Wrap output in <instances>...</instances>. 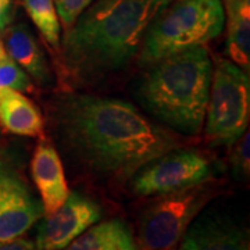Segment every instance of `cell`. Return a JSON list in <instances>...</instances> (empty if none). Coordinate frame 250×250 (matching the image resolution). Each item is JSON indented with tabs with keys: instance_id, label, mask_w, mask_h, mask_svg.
<instances>
[{
	"instance_id": "cell-5",
	"label": "cell",
	"mask_w": 250,
	"mask_h": 250,
	"mask_svg": "<svg viewBox=\"0 0 250 250\" xmlns=\"http://www.w3.org/2000/svg\"><path fill=\"white\" fill-rule=\"evenodd\" d=\"M218 193L211 179L153 196L138 220L136 243L141 250L175 249L189 225Z\"/></svg>"
},
{
	"instance_id": "cell-18",
	"label": "cell",
	"mask_w": 250,
	"mask_h": 250,
	"mask_svg": "<svg viewBox=\"0 0 250 250\" xmlns=\"http://www.w3.org/2000/svg\"><path fill=\"white\" fill-rule=\"evenodd\" d=\"M232 172L238 178H248L250 172V138L246 131L241 138L233 143V150L231 154Z\"/></svg>"
},
{
	"instance_id": "cell-4",
	"label": "cell",
	"mask_w": 250,
	"mask_h": 250,
	"mask_svg": "<svg viewBox=\"0 0 250 250\" xmlns=\"http://www.w3.org/2000/svg\"><path fill=\"white\" fill-rule=\"evenodd\" d=\"M223 0H172L147 27L138 59L149 65L192 47L206 46L223 32Z\"/></svg>"
},
{
	"instance_id": "cell-7",
	"label": "cell",
	"mask_w": 250,
	"mask_h": 250,
	"mask_svg": "<svg viewBox=\"0 0 250 250\" xmlns=\"http://www.w3.org/2000/svg\"><path fill=\"white\" fill-rule=\"evenodd\" d=\"M210 159L197 150L175 149L146 164L132 178V192L142 197H153L175 192L211 178Z\"/></svg>"
},
{
	"instance_id": "cell-19",
	"label": "cell",
	"mask_w": 250,
	"mask_h": 250,
	"mask_svg": "<svg viewBox=\"0 0 250 250\" xmlns=\"http://www.w3.org/2000/svg\"><path fill=\"white\" fill-rule=\"evenodd\" d=\"M53 1L60 24L64 27V29H68L95 0H53Z\"/></svg>"
},
{
	"instance_id": "cell-8",
	"label": "cell",
	"mask_w": 250,
	"mask_h": 250,
	"mask_svg": "<svg viewBox=\"0 0 250 250\" xmlns=\"http://www.w3.org/2000/svg\"><path fill=\"white\" fill-rule=\"evenodd\" d=\"M102 218L96 202L72 192L53 214L45 215L36 233L38 250H62Z\"/></svg>"
},
{
	"instance_id": "cell-15",
	"label": "cell",
	"mask_w": 250,
	"mask_h": 250,
	"mask_svg": "<svg viewBox=\"0 0 250 250\" xmlns=\"http://www.w3.org/2000/svg\"><path fill=\"white\" fill-rule=\"evenodd\" d=\"M62 250H139L131 228L123 220L92 225Z\"/></svg>"
},
{
	"instance_id": "cell-14",
	"label": "cell",
	"mask_w": 250,
	"mask_h": 250,
	"mask_svg": "<svg viewBox=\"0 0 250 250\" xmlns=\"http://www.w3.org/2000/svg\"><path fill=\"white\" fill-rule=\"evenodd\" d=\"M227 53L243 71L250 70V0H223Z\"/></svg>"
},
{
	"instance_id": "cell-3",
	"label": "cell",
	"mask_w": 250,
	"mask_h": 250,
	"mask_svg": "<svg viewBox=\"0 0 250 250\" xmlns=\"http://www.w3.org/2000/svg\"><path fill=\"white\" fill-rule=\"evenodd\" d=\"M147 67L136 85L143 108L177 134H200L213 74L206 46L171 54Z\"/></svg>"
},
{
	"instance_id": "cell-22",
	"label": "cell",
	"mask_w": 250,
	"mask_h": 250,
	"mask_svg": "<svg viewBox=\"0 0 250 250\" xmlns=\"http://www.w3.org/2000/svg\"><path fill=\"white\" fill-rule=\"evenodd\" d=\"M6 50H4V46H3V42H1V39H0V59L1 57H4L6 56Z\"/></svg>"
},
{
	"instance_id": "cell-21",
	"label": "cell",
	"mask_w": 250,
	"mask_h": 250,
	"mask_svg": "<svg viewBox=\"0 0 250 250\" xmlns=\"http://www.w3.org/2000/svg\"><path fill=\"white\" fill-rule=\"evenodd\" d=\"M11 21V0H0V31Z\"/></svg>"
},
{
	"instance_id": "cell-2",
	"label": "cell",
	"mask_w": 250,
	"mask_h": 250,
	"mask_svg": "<svg viewBox=\"0 0 250 250\" xmlns=\"http://www.w3.org/2000/svg\"><path fill=\"white\" fill-rule=\"evenodd\" d=\"M172 0H95L65 29L60 54L67 71L93 78L125 67L153 18Z\"/></svg>"
},
{
	"instance_id": "cell-23",
	"label": "cell",
	"mask_w": 250,
	"mask_h": 250,
	"mask_svg": "<svg viewBox=\"0 0 250 250\" xmlns=\"http://www.w3.org/2000/svg\"><path fill=\"white\" fill-rule=\"evenodd\" d=\"M3 166H6V164H4V161H3V160H1V159H0V168H1Z\"/></svg>"
},
{
	"instance_id": "cell-20",
	"label": "cell",
	"mask_w": 250,
	"mask_h": 250,
	"mask_svg": "<svg viewBox=\"0 0 250 250\" xmlns=\"http://www.w3.org/2000/svg\"><path fill=\"white\" fill-rule=\"evenodd\" d=\"M0 250H38L36 245L22 236L7 242H0Z\"/></svg>"
},
{
	"instance_id": "cell-12",
	"label": "cell",
	"mask_w": 250,
	"mask_h": 250,
	"mask_svg": "<svg viewBox=\"0 0 250 250\" xmlns=\"http://www.w3.org/2000/svg\"><path fill=\"white\" fill-rule=\"evenodd\" d=\"M3 32V46L10 59H13L18 65L27 72L31 80L39 85H47L52 75L46 57L41 46L32 35L31 29L20 22L14 25H7L1 29Z\"/></svg>"
},
{
	"instance_id": "cell-6",
	"label": "cell",
	"mask_w": 250,
	"mask_h": 250,
	"mask_svg": "<svg viewBox=\"0 0 250 250\" xmlns=\"http://www.w3.org/2000/svg\"><path fill=\"white\" fill-rule=\"evenodd\" d=\"M249 118V72L231 60H215L203 125L206 141L214 146L233 145L248 131Z\"/></svg>"
},
{
	"instance_id": "cell-17",
	"label": "cell",
	"mask_w": 250,
	"mask_h": 250,
	"mask_svg": "<svg viewBox=\"0 0 250 250\" xmlns=\"http://www.w3.org/2000/svg\"><path fill=\"white\" fill-rule=\"evenodd\" d=\"M0 89H16L31 92L34 89L32 80L9 54L0 59Z\"/></svg>"
},
{
	"instance_id": "cell-16",
	"label": "cell",
	"mask_w": 250,
	"mask_h": 250,
	"mask_svg": "<svg viewBox=\"0 0 250 250\" xmlns=\"http://www.w3.org/2000/svg\"><path fill=\"white\" fill-rule=\"evenodd\" d=\"M22 7L43 36L46 43L54 50H60L62 36H60V20L56 11L53 0H21Z\"/></svg>"
},
{
	"instance_id": "cell-11",
	"label": "cell",
	"mask_w": 250,
	"mask_h": 250,
	"mask_svg": "<svg viewBox=\"0 0 250 250\" xmlns=\"http://www.w3.org/2000/svg\"><path fill=\"white\" fill-rule=\"evenodd\" d=\"M31 172L42 199L43 214L50 215L70 195L60 154L52 143L42 139L36 145Z\"/></svg>"
},
{
	"instance_id": "cell-13",
	"label": "cell",
	"mask_w": 250,
	"mask_h": 250,
	"mask_svg": "<svg viewBox=\"0 0 250 250\" xmlns=\"http://www.w3.org/2000/svg\"><path fill=\"white\" fill-rule=\"evenodd\" d=\"M0 126L9 134L38 138L45 120L35 103L16 89H0Z\"/></svg>"
},
{
	"instance_id": "cell-9",
	"label": "cell",
	"mask_w": 250,
	"mask_h": 250,
	"mask_svg": "<svg viewBox=\"0 0 250 250\" xmlns=\"http://www.w3.org/2000/svg\"><path fill=\"white\" fill-rule=\"evenodd\" d=\"M43 215V207L27 184L7 166L0 168V242L27 233Z\"/></svg>"
},
{
	"instance_id": "cell-10",
	"label": "cell",
	"mask_w": 250,
	"mask_h": 250,
	"mask_svg": "<svg viewBox=\"0 0 250 250\" xmlns=\"http://www.w3.org/2000/svg\"><path fill=\"white\" fill-rule=\"evenodd\" d=\"M179 250H250L249 232L227 215L199 214L182 236Z\"/></svg>"
},
{
	"instance_id": "cell-1",
	"label": "cell",
	"mask_w": 250,
	"mask_h": 250,
	"mask_svg": "<svg viewBox=\"0 0 250 250\" xmlns=\"http://www.w3.org/2000/svg\"><path fill=\"white\" fill-rule=\"evenodd\" d=\"M53 116L65 149L103 177L129 178L184 146L177 132L152 123L121 99L72 95L57 103Z\"/></svg>"
}]
</instances>
